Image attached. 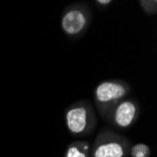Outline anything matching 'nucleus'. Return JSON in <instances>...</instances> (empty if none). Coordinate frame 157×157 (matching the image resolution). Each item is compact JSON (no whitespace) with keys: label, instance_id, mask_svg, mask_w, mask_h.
I'll return each mask as SVG.
<instances>
[{"label":"nucleus","instance_id":"nucleus-1","mask_svg":"<svg viewBox=\"0 0 157 157\" xmlns=\"http://www.w3.org/2000/svg\"><path fill=\"white\" fill-rule=\"evenodd\" d=\"M130 92V84L121 79H108L99 83L93 91V100L102 119L106 121L113 108Z\"/></svg>","mask_w":157,"mask_h":157},{"label":"nucleus","instance_id":"nucleus-2","mask_svg":"<svg viewBox=\"0 0 157 157\" xmlns=\"http://www.w3.org/2000/svg\"><path fill=\"white\" fill-rule=\"evenodd\" d=\"M65 123L68 131L75 136H87L97 125L95 109L89 100H80L65 110Z\"/></svg>","mask_w":157,"mask_h":157},{"label":"nucleus","instance_id":"nucleus-3","mask_svg":"<svg viewBox=\"0 0 157 157\" xmlns=\"http://www.w3.org/2000/svg\"><path fill=\"white\" fill-rule=\"evenodd\" d=\"M130 139L110 129H103L91 145L90 157H127L132 146Z\"/></svg>","mask_w":157,"mask_h":157},{"label":"nucleus","instance_id":"nucleus-4","mask_svg":"<svg viewBox=\"0 0 157 157\" xmlns=\"http://www.w3.org/2000/svg\"><path fill=\"white\" fill-rule=\"evenodd\" d=\"M91 21L92 13L89 5L75 3L63 10L60 16V27L68 38L76 40L87 32Z\"/></svg>","mask_w":157,"mask_h":157},{"label":"nucleus","instance_id":"nucleus-5","mask_svg":"<svg viewBox=\"0 0 157 157\" xmlns=\"http://www.w3.org/2000/svg\"><path fill=\"white\" fill-rule=\"evenodd\" d=\"M139 115L140 105L137 100L127 97L113 108L105 121L119 129H128L136 122Z\"/></svg>","mask_w":157,"mask_h":157},{"label":"nucleus","instance_id":"nucleus-6","mask_svg":"<svg viewBox=\"0 0 157 157\" xmlns=\"http://www.w3.org/2000/svg\"><path fill=\"white\" fill-rule=\"evenodd\" d=\"M91 146L88 141L76 140L68 145L64 157H90Z\"/></svg>","mask_w":157,"mask_h":157},{"label":"nucleus","instance_id":"nucleus-7","mask_svg":"<svg viewBox=\"0 0 157 157\" xmlns=\"http://www.w3.org/2000/svg\"><path fill=\"white\" fill-rule=\"evenodd\" d=\"M151 149L145 143H136L131 146L129 154L132 157H150Z\"/></svg>","mask_w":157,"mask_h":157},{"label":"nucleus","instance_id":"nucleus-8","mask_svg":"<svg viewBox=\"0 0 157 157\" xmlns=\"http://www.w3.org/2000/svg\"><path fill=\"white\" fill-rule=\"evenodd\" d=\"M139 6L148 15H155L157 13V1L156 0H139Z\"/></svg>","mask_w":157,"mask_h":157},{"label":"nucleus","instance_id":"nucleus-9","mask_svg":"<svg viewBox=\"0 0 157 157\" xmlns=\"http://www.w3.org/2000/svg\"><path fill=\"white\" fill-rule=\"evenodd\" d=\"M112 3H113L112 0H96L95 1V4L101 9H106Z\"/></svg>","mask_w":157,"mask_h":157}]
</instances>
